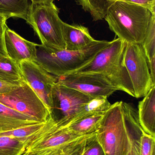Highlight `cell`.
<instances>
[{"instance_id": "1", "label": "cell", "mask_w": 155, "mask_h": 155, "mask_svg": "<svg viewBox=\"0 0 155 155\" xmlns=\"http://www.w3.org/2000/svg\"><path fill=\"white\" fill-rule=\"evenodd\" d=\"M139 124L137 111L123 101L112 104L105 112L95 137L105 155H128L133 143L130 130Z\"/></svg>"}, {"instance_id": "2", "label": "cell", "mask_w": 155, "mask_h": 155, "mask_svg": "<svg viewBox=\"0 0 155 155\" xmlns=\"http://www.w3.org/2000/svg\"><path fill=\"white\" fill-rule=\"evenodd\" d=\"M154 15L142 5L116 1L108 7L104 18L118 38L126 43L142 44Z\"/></svg>"}, {"instance_id": "3", "label": "cell", "mask_w": 155, "mask_h": 155, "mask_svg": "<svg viewBox=\"0 0 155 155\" xmlns=\"http://www.w3.org/2000/svg\"><path fill=\"white\" fill-rule=\"evenodd\" d=\"M110 41L95 40L78 51H69L37 44L34 61L56 77L70 74L81 69L93 60Z\"/></svg>"}, {"instance_id": "4", "label": "cell", "mask_w": 155, "mask_h": 155, "mask_svg": "<svg viewBox=\"0 0 155 155\" xmlns=\"http://www.w3.org/2000/svg\"><path fill=\"white\" fill-rule=\"evenodd\" d=\"M125 44V42L120 38H115L89 63L70 74H101L107 78L119 90L134 97L133 86L124 64Z\"/></svg>"}, {"instance_id": "5", "label": "cell", "mask_w": 155, "mask_h": 155, "mask_svg": "<svg viewBox=\"0 0 155 155\" xmlns=\"http://www.w3.org/2000/svg\"><path fill=\"white\" fill-rule=\"evenodd\" d=\"M60 9L53 3L31 4L27 20L46 47L65 49L63 37V21L59 16Z\"/></svg>"}, {"instance_id": "6", "label": "cell", "mask_w": 155, "mask_h": 155, "mask_svg": "<svg viewBox=\"0 0 155 155\" xmlns=\"http://www.w3.org/2000/svg\"><path fill=\"white\" fill-rule=\"evenodd\" d=\"M93 97L56 82L52 89L50 116L61 126L72 124Z\"/></svg>"}, {"instance_id": "7", "label": "cell", "mask_w": 155, "mask_h": 155, "mask_svg": "<svg viewBox=\"0 0 155 155\" xmlns=\"http://www.w3.org/2000/svg\"><path fill=\"white\" fill-rule=\"evenodd\" d=\"M89 135L84 136L78 135L71 132L66 126L58 124L49 116L43 126L25 141V152L58 149Z\"/></svg>"}, {"instance_id": "8", "label": "cell", "mask_w": 155, "mask_h": 155, "mask_svg": "<svg viewBox=\"0 0 155 155\" xmlns=\"http://www.w3.org/2000/svg\"><path fill=\"white\" fill-rule=\"evenodd\" d=\"M123 62L133 86L134 97H144L154 86L148 61L141 44L126 42Z\"/></svg>"}, {"instance_id": "9", "label": "cell", "mask_w": 155, "mask_h": 155, "mask_svg": "<svg viewBox=\"0 0 155 155\" xmlns=\"http://www.w3.org/2000/svg\"><path fill=\"white\" fill-rule=\"evenodd\" d=\"M0 103L42 123L50 116L47 107L24 80L16 89L0 94Z\"/></svg>"}, {"instance_id": "10", "label": "cell", "mask_w": 155, "mask_h": 155, "mask_svg": "<svg viewBox=\"0 0 155 155\" xmlns=\"http://www.w3.org/2000/svg\"><path fill=\"white\" fill-rule=\"evenodd\" d=\"M57 77V82L93 97H108L119 89L99 73L68 74Z\"/></svg>"}, {"instance_id": "11", "label": "cell", "mask_w": 155, "mask_h": 155, "mask_svg": "<svg viewBox=\"0 0 155 155\" xmlns=\"http://www.w3.org/2000/svg\"><path fill=\"white\" fill-rule=\"evenodd\" d=\"M23 80L31 87L50 112L52 89L57 77L45 71L34 61H25L19 64Z\"/></svg>"}, {"instance_id": "12", "label": "cell", "mask_w": 155, "mask_h": 155, "mask_svg": "<svg viewBox=\"0 0 155 155\" xmlns=\"http://www.w3.org/2000/svg\"><path fill=\"white\" fill-rule=\"evenodd\" d=\"M5 42L8 57L18 64L23 61H34L37 44L24 39L7 26L5 32Z\"/></svg>"}, {"instance_id": "13", "label": "cell", "mask_w": 155, "mask_h": 155, "mask_svg": "<svg viewBox=\"0 0 155 155\" xmlns=\"http://www.w3.org/2000/svg\"><path fill=\"white\" fill-rule=\"evenodd\" d=\"M62 33L65 49L69 51L82 50L95 41L88 28L80 25H69L63 22Z\"/></svg>"}, {"instance_id": "14", "label": "cell", "mask_w": 155, "mask_h": 155, "mask_svg": "<svg viewBox=\"0 0 155 155\" xmlns=\"http://www.w3.org/2000/svg\"><path fill=\"white\" fill-rule=\"evenodd\" d=\"M137 116L142 130L155 137V86L139 101Z\"/></svg>"}, {"instance_id": "15", "label": "cell", "mask_w": 155, "mask_h": 155, "mask_svg": "<svg viewBox=\"0 0 155 155\" xmlns=\"http://www.w3.org/2000/svg\"><path fill=\"white\" fill-rule=\"evenodd\" d=\"M40 123L42 122L0 103V133Z\"/></svg>"}, {"instance_id": "16", "label": "cell", "mask_w": 155, "mask_h": 155, "mask_svg": "<svg viewBox=\"0 0 155 155\" xmlns=\"http://www.w3.org/2000/svg\"><path fill=\"white\" fill-rule=\"evenodd\" d=\"M104 114L88 115L66 126L71 132L78 135H88L96 132L101 125Z\"/></svg>"}, {"instance_id": "17", "label": "cell", "mask_w": 155, "mask_h": 155, "mask_svg": "<svg viewBox=\"0 0 155 155\" xmlns=\"http://www.w3.org/2000/svg\"><path fill=\"white\" fill-rule=\"evenodd\" d=\"M29 0H0V15L8 19L17 17L26 21L31 4Z\"/></svg>"}, {"instance_id": "18", "label": "cell", "mask_w": 155, "mask_h": 155, "mask_svg": "<svg viewBox=\"0 0 155 155\" xmlns=\"http://www.w3.org/2000/svg\"><path fill=\"white\" fill-rule=\"evenodd\" d=\"M22 79L18 64L9 57L0 58V80L15 81Z\"/></svg>"}, {"instance_id": "19", "label": "cell", "mask_w": 155, "mask_h": 155, "mask_svg": "<svg viewBox=\"0 0 155 155\" xmlns=\"http://www.w3.org/2000/svg\"><path fill=\"white\" fill-rule=\"evenodd\" d=\"M25 150V145L21 140L0 136V155H22Z\"/></svg>"}, {"instance_id": "20", "label": "cell", "mask_w": 155, "mask_h": 155, "mask_svg": "<svg viewBox=\"0 0 155 155\" xmlns=\"http://www.w3.org/2000/svg\"><path fill=\"white\" fill-rule=\"evenodd\" d=\"M116 1H123L139 5L146 7L153 13L155 14V0H99L96 21L103 20L108 7Z\"/></svg>"}, {"instance_id": "21", "label": "cell", "mask_w": 155, "mask_h": 155, "mask_svg": "<svg viewBox=\"0 0 155 155\" xmlns=\"http://www.w3.org/2000/svg\"><path fill=\"white\" fill-rule=\"evenodd\" d=\"M111 105L107 97H94L86 103L80 115L85 116L92 114H103L106 112Z\"/></svg>"}, {"instance_id": "22", "label": "cell", "mask_w": 155, "mask_h": 155, "mask_svg": "<svg viewBox=\"0 0 155 155\" xmlns=\"http://www.w3.org/2000/svg\"><path fill=\"white\" fill-rule=\"evenodd\" d=\"M45 122L27 126L7 132H2L0 133V136L12 137L24 143L31 136L39 131L43 126Z\"/></svg>"}, {"instance_id": "23", "label": "cell", "mask_w": 155, "mask_h": 155, "mask_svg": "<svg viewBox=\"0 0 155 155\" xmlns=\"http://www.w3.org/2000/svg\"><path fill=\"white\" fill-rule=\"evenodd\" d=\"M141 44L149 61L155 57V15L152 17L145 38Z\"/></svg>"}, {"instance_id": "24", "label": "cell", "mask_w": 155, "mask_h": 155, "mask_svg": "<svg viewBox=\"0 0 155 155\" xmlns=\"http://www.w3.org/2000/svg\"><path fill=\"white\" fill-rule=\"evenodd\" d=\"M138 155H155V137L142 132L138 141Z\"/></svg>"}, {"instance_id": "25", "label": "cell", "mask_w": 155, "mask_h": 155, "mask_svg": "<svg viewBox=\"0 0 155 155\" xmlns=\"http://www.w3.org/2000/svg\"><path fill=\"white\" fill-rule=\"evenodd\" d=\"M95 136L89 139L81 155H105Z\"/></svg>"}, {"instance_id": "26", "label": "cell", "mask_w": 155, "mask_h": 155, "mask_svg": "<svg viewBox=\"0 0 155 155\" xmlns=\"http://www.w3.org/2000/svg\"><path fill=\"white\" fill-rule=\"evenodd\" d=\"M76 2L85 11L91 14L94 21H96L99 0H76Z\"/></svg>"}, {"instance_id": "27", "label": "cell", "mask_w": 155, "mask_h": 155, "mask_svg": "<svg viewBox=\"0 0 155 155\" xmlns=\"http://www.w3.org/2000/svg\"><path fill=\"white\" fill-rule=\"evenodd\" d=\"M23 80L15 81L0 80V94H7L16 89L20 86Z\"/></svg>"}, {"instance_id": "28", "label": "cell", "mask_w": 155, "mask_h": 155, "mask_svg": "<svg viewBox=\"0 0 155 155\" xmlns=\"http://www.w3.org/2000/svg\"><path fill=\"white\" fill-rule=\"evenodd\" d=\"M5 30L3 31L0 32V58H3V57H8L6 52V49H5Z\"/></svg>"}, {"instance_id": "29", "label": "cell", "mask_w": 155, "mask_h": 155, "mask_svg": "<svg viewBox=\"0 0 155 155\" xmlns=\"http://www.w3.org/2000/svg\"><path fill=\"white\" fill-rule=\"evenodd\" d=\"M148 64L152 83L155 85V57L148 61Z\"/></svg>"}, {"instance_id": "30", "label": "cell", "mask_w": 155, "mask_h": 155, "mask_svg": "<svg viewBox=\"0 0 155 155\" xmlns=\"http://www.w3.org/2000/svg\"><path fill=\"white\" fill-rule=\"evenodd\" d=\"M7 19L2 15H0V32L4 31L6 28V21Z\"/></svg>"}, {"instance_id": "31", "label": "cell", "mask_w": 155, "mask_h": 155, "mask_svg": "<svg viewBox=\"0 0 155 155\" xmlns=\"http://www.w3.org/2000/svg\"><path fill=\"white\" fill-rule=\"evenodd\" d=\"M138 142L134 141L132 149L128 155H138Z\"/></svg>"}, {"instance_id": "32", "label": "cell", "mask_w": 155, "mask_h": 155, "mask_svg": "<svg viewBox=\"0 0 155 155\" xmlns=\"http://www.w3.org/2000/svg\"><path fill=\"white\" fill-rule=\"evenodd\" d=\"M32 3H53L54 0H31Z\"/></svg>"}, {"instance_id": "33", "label": "cell", "mask_w": 155, "mask_h": 155, "mask_svg": "<svg viewBox=\"0 0 155 155\" xmlns=\"http://www.w3.org/2000/svg\"><path fill=\"white\" fill-rule=\"evenodd\" d=\"M64 150H65V149H64ZM61 153H60V154H61ZM60 154H59V155H60Z\"/></svg>"}]
</instances>
